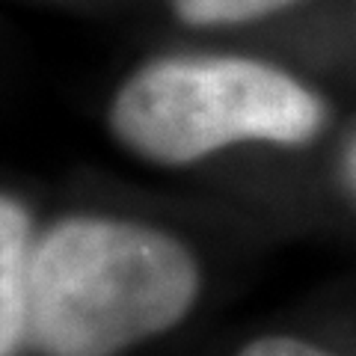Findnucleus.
<instances>
[{"mask_svg": "<svg viewBox=\"0 0 356 356\" xmlns=\"http://www.w3.org/2000/svg\"><path fill=\"white\" fill-rule=\"evenodd\" d=\"M324 104L288 72L247 57H161L116 89L110 134L163 166L202 161L235 143L300 146L324 128Z\"/></svg>", "mask_w": 356, "mask_h": 356, "instance_id": "f03ea898", "label": "nucleus"}, {"mask_svg": "<svg viewBox=\"0 0 356 356\" xmlns=\"http://www.w3.org/2000/svg\"><path fill=\"white\" fill-rule=\"evenodd\" d=\"M170 9L193 27H220V24H243L259 21L264 15L282 13L297 0H166Z\"/></svg>", "mask_w": 356, "mask_h": 356, "instance_id": "20e7f679", "label": "nucleus"}, {"mask_svg": "<svg viewBox=\"0 0 356 356\" xmlns=\"http://www.w3.org/2000/svg\"><path fill=\"white\" fill-rule=\"evenodd\" d=\"M238 356H332L330 350H321L315 344L291 336H264L255 339Z\"/></svg>", "mask_w": 356, "mask_h": 356, "instance_id": "39448f33", "label": "nucleus"}, {"mask_svg": "<svg viewBox=\"0 0 356 356\" xmlns=\"http://www.w3.org/2000/svg\"><path fill=\"white\" fill-rule=\"evenodd\" d=\"M33 252L27 208L0 193V356H15L30 339Z\"/></svg>", "mask_w": 356, "mask_h": 356, "instance_id": "7ed1b4c3", "label": "nucleus"}, {"mask_svg": "<svg viewBox=\"0 0 356 356\" xmlns=\"http://www.w3.org/2000/svg\"><path fill=\"white\" fill-rule=\"evenodd\" d=\"M199 264L178 238L119 217H69L36 241L30 341L44 356H116L187 318Z\"/></svg>", "mask_w": 356, "mask_h": 356, "instance_id": "f257e3e1", "label": "nucleus"}]
</instances>
